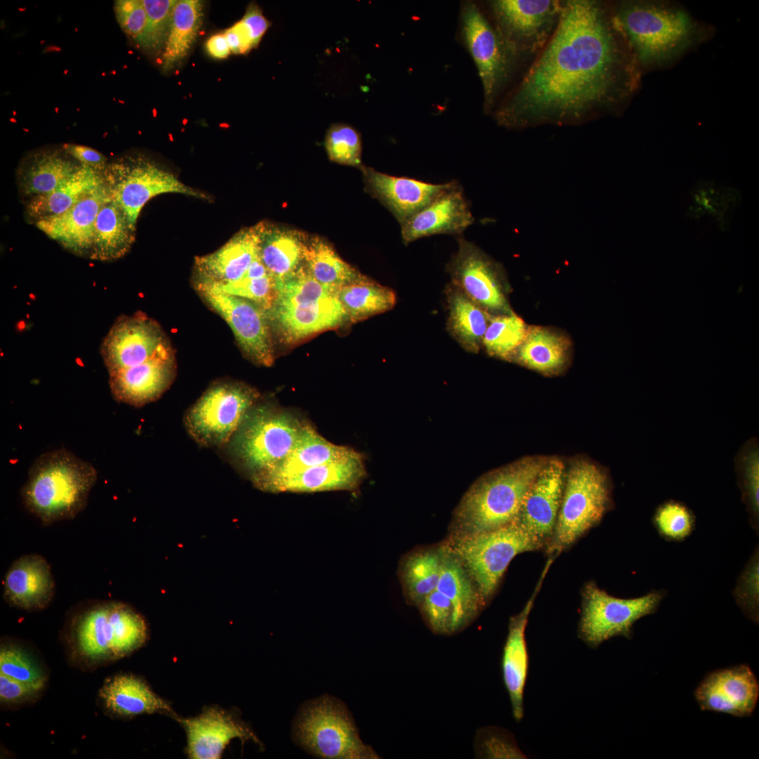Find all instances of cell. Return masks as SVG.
I'll list each match as a JSON object with an SVG mask.
<instances>
[{
  "label": "cell",
  "mask_w": 759,
  "mask_h": 759,
  "mask_svg": "<svg viewBox=\"0 0 759 759\" xmlns=\"http://www.w3.org/2000/svg\"><path fill=\"white\" fill-rule=\"evenodd\" d=\"M635 62L603 4L563 1L555 31L495 119L511 129L586 122L631 94Z\"/></svg>",
  "instance_id": "obj_1"
},
{
  "label": "cell",
  "mask_w": 759,
  "mask_h": 759,
  "mask_svg": "<svg viewBox=\"0 0 759 759\" xmlns=\"http://www.w3.org/2000/svg\"><path fill=\"white\" fill-rule=\"evenodd\" d=\"M547 460L524 458L479 477L455 507L449 535L479 533L512 523Z\"/></svg>",
  "instance_id": "obj_2"
},
{
  "label": "cell",
  "mask_w": 759,
  "mask_h": 759,
  "mask_svg": "<svg viewBox=\"0 0 759 759\" xmlns=\"http://www.w3.org/2000/svg\"><path fill=\"white\" fill-rule=\"evenodd\" d=\"M97 477L89 462L65 449L51 450L32 464L21 498L44 525L72 519L85 508Z\"/></svg>",
  "instance_id": "obj_3"
},
{
  "label": "cell",
  "mask_w": 759,
  "mask_h": 759,
  "mask_svg": "<svg viewBox=\"0 0 759 759\" xmlns=\"http://www.w3.org/2000/svg\"><path fill=\"white\" fill-rule=\"evenodd\" d=\"M143 617L129 605L99 601L74 613L67 627L73 655L88 666L120 659L140 648L148 639Z\"/></svg>",
  "instance_id": "obj_4"
},
{
  "label": "cell",
  "mask_w": 759,
  "mask_h": 759,
  "mask_svg": "<svg viewBox=\"0 0 759 759\" xmlns=\"http://www.w3.org/2000/svg\"><path fill=\"white\" fill-rule=\"evenodd\" d=\"M610 13L635 60L643 65L673 59L696 36V25L688 13L659 4L626 1Z\"/></svg>",
  "instance_id": "obj_5"
},
{
  "label": "cell",
  "mask_w": 759,
  "mask_h": 759,
  "mask_svg": "<svg viewBox=\"0 0 759 759\" xmlns=\"http://www.w3.org/2000/svg\"><path fill=\"white\" fill-rule=\"evenodd\" d=\"M275 285L277 297L266 313L272 330L287 344L335 328L347 320L336 292L318 283L304 263Z\"/></svg>",
  "instance_id": "obj_6"
},
{
  "label": "cell",
  "mask_w": 759,
  "mask_h": 759,
  "mask_svg": "<svg viewBox=\"0 0 759 759\" xmlns=\"http://www.w3.org/2000/svg\"><path fill=\"white\" fill-rule=\"evenodd\" d=\"M305 423L291 411L257 402L225 446L234 464L251 477L287 457Z\"/></svg>",
  "instance_id": "obj_7"
},
{
  "label": "cell",
  "mask_w": 759,
  "mask_h": 759,
  "mask_svg": "<svg viewBox=\"0 0 759 759\" xmlns=\"http://www.w3.org/2000/svg\"><path fill=\"white\" fill-rule=\"evenodd\" d=\"M606 472L586 461L574 462L565 475L561 505L546 552L552 557L566 550L597 525L611 507Z\"/></svg>",
  "instance_id": "obj_8"
},
{
  "label": "cell",
  "mask_w": 759,
  "mask_h": 759,
  "mask_svg": "<svg viewBox=\"0 0 759 759\" xmlns=\"http://www.w3.org/2000/svg\"><path fill=\"white\" fill-rule=\"evenodd\" d=\"M443 543L460 559L486 604L514 557L544 547L514 521L490 531L448 535Z\"/></svg>",
  "instance_id": "obj_9"
},
{
  "label": "cell",
  "mask_w": 759,
  "mask_h": 759,
  "mask_svg": "<svg viewBox=\"0 0 759 759\" xmlns=\"http://www.w3.org/2000/svg\"><path fill=\"white\" fill-rule=\"evenodd\" d=\"M297 743L324 758L375 759L378 755L361 739L345 705L330 696L307 703L296 720Z\"/></svg>",
  "instance_id": "obj_10"
},
{
  "label": "cell",
  "mask_w": 759,
  "mask_h": 759,
  "mask_svg": "<svg viewBox=\"0 0 759 759\" xmlns=\"http://www.w3.org/2000/svg\"><path fill=\"white\" fill-rule=\"evenodd\" d=\"M103 174L111 198L134 226L143 207L155 196L179 193L209 200L205 193L187 186L173 173L142 156H127L108 162Z\"/></svg>",
  "instance_id": "obj_11"
},
{
  "label": "cell",
  "mask_w": 759,
  "mask_h": 759,
  "mask_svg": "<svg viewBox=\"0 0 759 759\" xmlns=\"http://www.w3.org/2000/svg\"><path fill=\"white\" fill-rule=\"evenodd\" d=\"M259 397L255 388L245 383L216 382L186 412L187 432L201 446H225Z\"/></svg>",
  "instance_id": "obj_12"
},
{
  "label": "cell",
  "mask_w": 759,
  "mask_h": 759,
  "mask_svg": "<svg viewBox=\"0 0 759 759\" xmlns=\"http://www.w3.org/2000/svg\"><path fill=\"white\" fill-rule=\"evenodd\" d=\"M581 595L578 636L593 649L614 637L632 638L634 624L655 613L664 597L661 591H652L636 598H618L594 582L584 586Z\"/></svg>",
  "instance_id": "obj_13"
},
{
  "label": "cell",
  "mask_w": 759,
  "mask_h": 759,
  "mask_svg": "<svg viewBox=\"0 0 759 759\" xmlns=\"http://www.w3.org/2000/svg\"><path fill=\"white\" fill-rule=\"evenodd\" d=\"M495 26L514 61L534 59L558 25L563 1L498 0L492 2Z\"/></svg>",
  "instance_id": "obj_14"
},
{
  "label": "cell",
  "mask_w": 759,
  "mask_h": 759,
  "mask_svg": "<svg viewBox=\"0 0 759 759\" xmlns=\"http://www.w3.org/2000/svg\"><path fill=\"white\" fill-rule=\"evenodd\" d=\"M202 300L228 323L242 353L264 367L275 361L272 327L266 312L253 301L226 293L211 283L195 280Z\"/></svg>",
  "instance_id": "obj_15"
},
{
  "label": "cell",
  "mask_w": 759,
  "mask_h": 759,
  "mask_svg": "<svg viewBox=\"0 0 759 759\" xmlns=\"http://www.w3.org/2000/svg\"><path fill=\"white\" fill-rule=\"evenodd\" d=\"M161 325L145 313L120 316L104 337L100 354L109 375L140 365L170 350Z\"/></svg>",
  "instance_id": "obj_16"
},
{
  "label": "cell",
  "mask_w": 759,
  "mask_h": 759,
  "mask_svg": "<svg viewBox=\"0 0 759 759\" xmlns=\"http://www.w3.org/2000/svg\"><path fill=\"white\" fill-rule=\"evenodd\" d=\"M446 266L450 283L490 315L510 313L501 268L479 247L463 237Z\"/></svg>",
  "instance_id": "obj_17"
},
{
  "label": "cell",
  "mask_w": 759,
  "mask_h": 759,
  "mask_svg": "<svg viewBox=\"0 0 759 759\" xmlns=\"http://www.w3.org/2000/svg\"><path fill=\"white\" fill-rule=\"evenodd\" d=\"M462 20L464 37L482 82L488 111L506 84L514 61L496 27L475 4L465 6Z\"/></svg>",
  "instance_id": "obj_18"
},
{
  "label": "cell",
  "mask_w": 759,
  "mask_h": 759,
  "mask_svg": "<svg viewBox=\"0 0 759 759\" xmlns=\"http://www.w3.org/2000/svg\"><path fill=\"white\" fill-rule=\"evenodd\" d=\"M565 468L548 459L526 493L514 522L546 547L557 522L565 481Z\"/></svg>",
  "instance_id": "obj_19"
},
{
  "label": "cell",
  "mask_w": 759,
  "mask_h": 759,
  "mask_svg": "<svg viewBox=\"0 0 759 759\" xmlns=\"http://www.w3.org/2000/svg\"><path fill=\"white\" fill-rule=\"evenodd\" d=\"M758 696V679L746 664L708 673L694 691L695 699L702 711L738 718L753 714Z\"/></svg>",
  "instance_id": "obj_20"
},
{
  "label": "cell",
  "mask_w": 759,
  "mask_h": 759,
  "mask_svg": "<svg viewBox=\"0 0 759 759\" xmlns=\"http://www.w3.org/2000/svg\"><path fill=\"white\" fill-rule=\"evenodd\" d=\"M366 475L363 456L357 453L346 460L300 469L261 481L256 488L270 493L355 491Z\"/></svg>",
  "instance_id": "obj_21"
},
{
  "label": "cell",
  "mask_w": 759,
  "mask_h": 759,
  "mask_svg": "<svg viewBox=\"0 0 759 759\" xmlns=\"http://www.w3.org/2000/svg\"><path fill=\"white\" fill-rule=\"evenodd\" d=\"M110 197L104 183L67 211L38 219L35 225L70 252L89 258L98 213Z\"/></svg>",
  "instance_id": "obj_22"
},
{
  "label": "cell",
  "mask_w": 759,
  "mask_h": 759,
  "mask_svg": "<svg viewBox=\"0 0 759 759\" xmlns=\"http://www.w3.org/2000/svg\"><path fill=\"white\" fill-rule=\"evenodd\" d=\"M474 221L461 186L455 183L401 224L406 245L434 235H460Z\"/></svg>",
  "instance_id": "obj_23"
},
{
  "label": "cell",
  "mask_w": 759,
  "mask_h": 759,
  "mask_svg": "<svg viewBox=\"0 0 759 759\" xmlns=\"http://www.w3.org/2000/svg\"><path fill=\"white\" fill-rule=\"evenodd\" d=\"M365 188L395 216L400 225L450 188L455 181L431 183L361 167Z\"/></svg>",
  "instance_id": "obj_24"
},
{
  "label": "cell",
  "mask_w": 759,
  "mask_h": 759,
  "mask_svg": "<svg viewBox=\"0 0 759 759\" xmlns=\"http://www.w3.org/2000/svg\"><path fill=\"white\" fill-rule=\"evenodd\" d=\"M187 734V752L193 759H218L229 742L239 739L243 744L259 743L252 729L234 716L217 708H209L195 718L179 719Z\"/></svg>",
  "instance_id": "obj_25"
},
{
  "label": "cell",
  "mask_w": 759,
  "mask_h": 759,
  "mask_svg": "<svg viewBox=\"0 0 759 759\" xmlns=\"http://www.w3.org/2000/svg\"><path fill=\"white\" fill-rule=\"evenodd\" d=\"M176 372L172 349L140 365L109 375L110 392L119 403L143 406L158 399L170 387Z\"/></svg>",
  "instance_id": "obj_26"
},
{
  "label": "cell",
  "mask_w": 759,
  "mask_h": 759,
  "mask_svg": "<svg viewBox=\"0 0 759 759\" xmlns=\"http://www.w3.org/2000/svg\"><path fill=\"white\" fill-rule=\"evenodd\" d=\"M552 563L549 559L537 586L522 610L510 618L508 633L503 647L501 668L508 692L512 715L520 722L524 714V692L528 675L529 659L525 636L526 628L534 600Z\"/></svg>",
  "instance_id": "obj_27"
},
{
  "label": "cell",
  "mask_w": 759,
  "mask_h": 759,
  "mask_svg": "<svg viewBox=\"0 0 759 759\" xmlns=\"http://www.w3.org/2000/svg\"><path fill=\"white\" fill-rule=\"evenodd\" d=\"M259 224L236 233L217 250L195 258V280L214 284L242 279L259 255Z\"/></svg>",
  "instance_id": "obj_28"
},
{
  "label": "cell",
  "mask_w": 759,
  "mask_h": 759,
  "mask_svg": "<svg viewBox=\"0 0 759 759\" xmlns=\"http://www.w3.org/2000/svg\"><path fill=\"white\" fill-rule=\"evenodd\" d=\"M55 583L51 567L41 555H23L9 567L4 580V596L11 605L27 611L46 608L53 599Z\"/></svg>",
  "instance_id": "obj_29"
},
{
  "label": "cell",
  "mask_w": 759,
  "mask_h": 759,
  "mask_svg": "<svg viewBox=\"0 0 759 759\" xmlns=\"http://www.w3.org/2000/svg\"><path fill=\"white\" fill-rule=\"evenodd\" d=\"M441 573L436 590L453 608V633L467 627L486 605L471 576L457 556L443 543Z\"/></svg>",
  "instance_id": "obj_30"
},
{
  "label": "cell",
  "mask_w": 759,
  "mask_h": 759,
  "mask_svg": "<svg viewBox=\"0 0 759 759\" xmlns=\"http://www.w3.org/2000/svg\"><path fill=\"white\" fill-rule=\"evenodd\" d=\"M357 453L348 446H338L328 441L306 422L287 457L250 478L255 485L305 468L346 460Z\"/></svg>",
  "instance_id": "obj_31"
},
{
  "label": "cell",
  "mask_w": 759,
  "mask_h": 759,
  "mask_svg": "<svg viewBox=\"0 0 759 759\" xmlns=\"http://www.w3.org/2000/svg\"><path fill=\"white\" fill-rule=\"evenodd\" d=\"M105 708L117 716L173 713L170 705L157 695L142 679L119 674L105 680L99 690Z\"/></svg>",
  "instance_id": "obj_32"
},
{
  "label": "cell",
  "mask_w": 759,
  "mask_h": 759,
  "mask_svg": "<svg viewBox=\"0 0 759 759\" xmlns=\"http://www.w3.org/2000/svg\"><path fill=\"white\" fill-rule=\"evenodd\" d=\"M259 255L275 283L290 277L304 264L306 240L297 231L259 223Z\"/></svg>",
  "instance_id": "obj_33"
},
{
  "label": "cell",
  "mask_w": 759,
  "mask_h": 759,
  "mask_svg": "<svg viewBox=\"0 0 759 759\" xmlns=\"http://www.w3.org/2000/svg\"><path fill=\"white\" fill-rule=\"evenodd\" d=\"M445 295L448 332L466 351L478 353L491 315L451 283L446 286Z\"/></svg>",
  "instance_id": "obj_34"
},
{
  "label": "cell",
  "mask_w": 759,
  "mask_h": 759,
  "mask_svg": "<svg viewBox=\"0 0 759 759\" xmlns=\"http://www.w3.org/2000/svg\"><path fill=\"white\" fill-rule=\"evenodd\" d=\"M135 238L136 226L110 197L98 213L89 258L100 261L122 258L130 250Z\"/></svg>",
  "instance_id": "obj_35"
},
{
  "label": "cell",
  "mask_w": 759,
  "mask_h": 759,
  "mask_svg": "<svg viewBox=\"0 0 759 759\" xmlns=\"http://www.w3.org/2000/svg\"><path fill=\"white\" fill-rule=\"evenodd\" d=\"M58 150H41L31 154L18 170L19 189L31 197L53 190L81 167Z\"/></svg>",
  "instance_id": "obj_36"
},
{
  "label": "cell",
  "mask_w": 759,
  "mask_h": 759,
  "mask_svg": "<svg viewBox=\"0 0 759 759\" xmlns=\"http://www.w3.org/2000/svg\"><path fill=\"white\" fill-rule=\"evenodd\" d=\"M103 171L82 164L53 190L31 197L26 206L28 216L35 221L67 211L105 183Z\"/></svg>",
  "instance_id": "obj_37"
},
{
  "label": "cell",
  "mask_w": 759,
  "mask_h": 759,
  "mask_svg": "<svg viewBox=\"0 0 759 759\" xmlns=\"http://www.w3.org/2000/svg\"><path fill=\"white\" fill-rule=\"evenodd\" d=\"M203 17L202 1H176L170 31L161 55L163 71L172 70L188 54L200 33Z\"/></svg>",
  "instance_id": "obj_38"
},
{
  "label": "cell",
  "mask_w": 759,
  "mask_h": 759,
  "mask_svg": "<svg viewBox=\"0 0 759 759\" xmlns=\"http://www.w3.org/2000/svg\"><path fill=\"white\" fill-rule=\"evenodd\" d=\"M304 263L318 283L335 292L346 285L367 278L344 261L329 243L318 237L306 240Z\"/></svg>",
  "instance_id": "obj_39"
},
{
  "label": "cell",
  "mask_w": 759,
  "mask_h": 759,
  "mask_svg": "<svg viewBox=\"0 0 759 759\" xmlns=\"http://www.w3.org/2000/svg\"><path fill=\"white\" fill-rule=\"evenodd\" d=\"M569 349L567 339L547 329H528L513 358L520 364L544 373H554L564 365Z\"/></svg>",
  "instance_id": "obj_40"
},
{
  "label": "cell",
  "mask_w": 759,
  "mask_h": 759,
  "mask_svg": "<svg viewBox=\"0 0 759 759\" xmlns=\"http://www.w3.org/2000/svg\"><path fill=\"white\" fill-rule=\"evenodd\" d=\"M347 320L357 323L392 309L396 303L395 292L367 277L346 285L337 292Z\"/></svg>",
  "instance_id": "obj_41"
},
{
  "label": "cell",
  "mask_w": 759,
  "mask_h": 759,
  "mask_svg": "<svg viewBox=\"0 0 759 759\" xmlns=\"http://www.w3.org/2000/svg\"><path fill=\"white\" fill-rule=\"evenodd\" d=\"M439 547L421 550L409 554L401 568L405 593L409 602L419 606L437 588L441 573Z\"/></svg>",
  "instance_id": "obj_42"
},
{
  "label": "cell",
  "mask_w": 759,
  "mask_h": 759,
  "mask_svg": "<svg viewBox=\"0 0 759 759\" xmlns=\"http://www.w3.org/2000/svg\"><path fill=\"white\" fill-rule=\"evenodd\" d=\"M527 331L524 320L512 312L491 315L483 337L482 346L490 356L511 360Z\"/></svg>",
  "instance_id": "obj_43"
},
{
  "label": "cell",
  "mask_w": 759,
  "mask_h": 759,
  "mask_svg": "<svg viewBox=\"0 0 759 759\" xmlns=\"http://www.w3.org/2000/svg\"><path fill=\"white\" fill-rule=\"evenodd\" d=\"M735 468L744 500L753 521L758 524L759 501V449L758 439H749L735 458Z\"/></svg>",
  "instance_id": "obj_44"
},
{
  "label": "cell",
  "mask_w": 759,
  "mask_h": 759,
  "mask_svg": "<svg viewBox=\"0 0 759 759\" xmlns=\"http://www.w3.org/2000/svg\"><path fill=\"white\" fill-rule=\"evenodd\" d=\"M0 673L42 690L46 675L25 649L14 644H1Z\"/></svg>",
  "instance_id": "obj_45"
},
{
  "label": "cell",
  "mask_w": 759,
  "mask_h": 759,
  "mask_svg": "<svg viewBox=\"0 0 759 759\" xmlns=\"http://www.w3.org/2000/svg\"><path fill=\"white\" fill-rule=\"evenodd\" d=\"M177 0H142L147 24L141 48L150 53H162L170 31Z\"/></svg>",
  "instance_id": "obj_46"
},
{
  "label": "cell",
  "mask_w": 759,
  "mask_h": 759,
  "mask_svg": "<svg viewBox=\"0 0 759 759\" xmlns=\"http://www.w3.org/2000/svg\"><path fill=\"white\" fill-rule=\"evenodd\" d=\"M653 521L659 533L665 539L681 541L694 531L695 516L682 502L670 500L656 508Z\"/></svg>",
  "instance_id": "obj_47"
},
{
  "label": "cell",
  "mask_w": 759,
  "mask_h": 759,
  "mask_svg": "<svg viewBox=\"0 0 759 759\" xmlns=\"http://www.w3.org/2000/svg\"><path fill=\"white\" fill-rule=\"evenodd\" d=\"M325 148L332 161L361 168L363 167L360 136L349 125H332L326 135Z\"/></svg>",
  "instance_id": "obj_48"
},
{
  "label": "cell",
  "mask_w": 759,
  "mask_h": 759,
  "mask_svg": "<svg viewBox=\"0 0 759 759\" xmlns=\"http://www.w3.org/2000/svg\"><path fill=\"white\" fill-rule=\"evenodd\" d=\"M474 751L476 758H526L518 748L512 735L495 727L477 731Z\"/></svg>",
  "instance_id": "obj_49"
},
{
  "label": "cell",
  "mask_w": 759,
  "mask_h": 759,
  "mask_svg": "<svg viewBox=\"0 0 759 759\" xmlns=\"http://www.w3.org/2000/svg\"><path fill=\"white\" fill-rule=\"evenodd\" d=\"M211 284L226 293L253 301L266 312L272 308L277 297L275 282L270 274L256 278H243L228 283Z\"/></svg>",
  "instance_id": "obj_50"
},
{
  "label": "cell",
  "mask_w": 759,
  "mask_h": 759,
  "mask_svg": "<svg viewBox=\"0 0 759 759\" xmlns=\"http://www.w3.org/2000/svg\"><path fill=\"white\" fill-rule=\"evenodd\" d=\"M735 600L745 615L758 623L759 562L755 553L739 577L734 590Z\"/></svg>",
  "instance_id": "obj_51"
},
{
  "label": "cell",
  "mask_w": 759,
  "mask_h": 759,
  "mask_svg": "<svg viewBox=\"0 0 759 759\" xmlns=\"http://www.w3.org/2000/svg\"><path fill=\"white\" fill-rule=\"evenodd\" d=\"M418 606L429 627L434 633H453V605L448 598L438 590L436 589L427 595Z\"/></svg>",
  "instance_id": "obj_52"
},
{
  "label": "cell",
  "mask_w": 759,
  "mask_h": 759,
  "mask_svg": "<svg viewBox=\"0 0 759 759\" xmlns=\"http://www.w3.org/2000/svg\"><path fill=\"white\" fill-rule=\"evenodd\" d=\"M114 10L122 30L141 48L147 24V14L142 0L116 1Z\"/></svg>",
  "instance_id": "obj_53"
},
{
  "label": "cell",
  "mask_w": 759,
  "mask_h": 759,
  "mask_svg": "<svg viewBox=\"0 0 759 759\" xmlns=\"http://www.w3.org/2000/svg\"><path fill=\"white\" fill-rule=\"evenodd\" d=\"M41 690L0 673V700L8 705L23 704L35 700Z\"/></svg>",
  "instance_id": "obj_54"
},
{
  "label": "cell",
  "mask_w": 759,
  "mask_h": 759,
  "mask_svg": "<svg viewBox=\"0 0 759 759\" xmlns=\"http://www.w3.org/2000/svg\"><path fill=\"white\" fill-rule=\"evenodd\" d=\"M63 150L82 164L103 170L108 162L107 157L101 153L88 146L65 143Z\"/></svg>",
  "instance_id": "obj_55"
},
{
  "label": "cell",
  "mask_w": 759,
  "mask_h": 759,
  "mask_svg": "<svg viewBox=\"0 0 759 759\" xmlns=\"http://www.w3.org/2000/svg\"><path fill=\"white\" fill-rule=\"evenodd\" d=\"M242 20L249 29L254 44L257 47L270 26L261 9L256 3H250Z\"/></svg>",
  "instance_id": "obj_56"
},
{
  "label": "cell",
  "mask_w": 759,
  "mask_h": 759,
  "mask_svg": "<svg viewBox=\"0 0 759 759\" xmlns=\"http://www.w3.org/2000/svg\"><path fill=\"white\" fill-rule=\"evenodd\" d=\"M205 47L207 53L216 59L226 58L231 53L224 33H218L211 36L207 40Z\"/></svg>",
  "instance_id": "obj_57"
},
{
  "label": "cell",
  "mask_w": 759,
  "mask_h": 759,
  "mask_svg": "<svg viewBox=\"0 0 759 759\" xmlns=\"http://www.w3.org/2000/svg\"><path fill=\"white\" fill-rule=\"evenodd\" d=\"M231 27L238 37L240 44V54H246L256 47L251 32L242 19L235 22Z\"/></svg>",
  "instance_id": "obj_58"
},
{
  "label": "cell",
  "mask_w": 759,
  "mask_h": 759,
  "mask_svg": "<svg viewBox=\"0 0 759 759\" xmlns=\"http://www.w3.org/2000/svg\"><path fill=\"white\" fill-rule=\"evenodd\" d=\"M223 33L231 52L235 54H240V44L238 37L233 28L231 27H229Z\"/></svg>",
  "instance_id": "obj_59"
}]
</instances>
